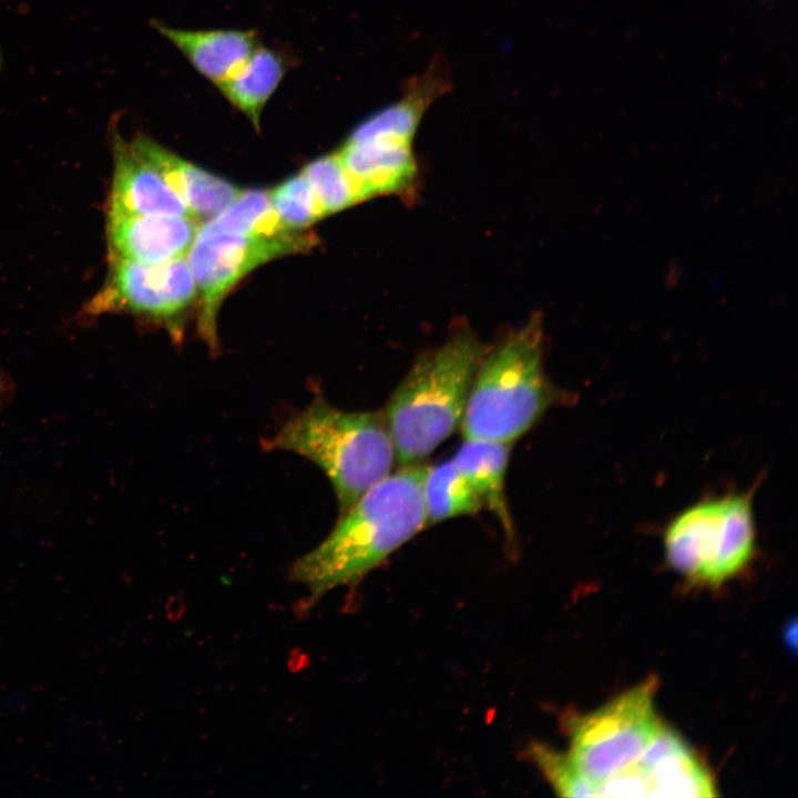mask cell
<instances>
[{"instance_id":"1","label":"cell","mask_w":798,"mask_h":798,"mask_svg":"<svg viewBox=\"0 0 798 798\" xmlns=\"http://www.w3.org/2000/svg\"><path fill=\"white\" fill-rule=\"evenodd\" d=\"M428 466L401 467L358 498L328 536L290 569L310 601L358 582L427 526L423 480Z\"/></svg>"},{"instance_id":"2","label":"cell","mask_w":798,"mask_h":798,"mask_svg":"<svg viewBox=\"0 0 798 798\" xmlns=\"http://www.w3.org/2000/svg\"><path fill=\"white\" fill-rule=\"evenodd\" d=\"M488 348L470 329L420 355L383 412L401 467L422 463L462 423Z\"/></svg>"},{"instance_id":"3","label":"cell","mask_w":798,"mask_h":798,"mask_svg":"<svg viewBox=\"0 0 798 798\" xmlns=\"http://www.w3.org/2000/svg\"><path fill=\"white\" fill-rule=\"evenodd\" d=\"M264 446L299 454L319 467L331 482L340 513L387 478L396 461L383 413L342 410L320 395Z\"/></svg>"},{"instance_id":"4","label":"cell","mask_w":798,"mask_h":798,"mask_svg":"<svg viewBox=\"0 0 798 798\" xmlns=\"http://www.w3.org/2000/svg\"><path fill=\"white\" fill-rule=\"evenodd\" d=\"M566 399L544 370L541 323L531 319L484 354L462 419L463 438L512 443Z\"/></svg>"},{"instance_id":"5","label":"cell","mask_w":798,"mask_h":798,"mask_svg":"<svg viewBox=\"0 0 798 798\" xmlns=\"http://www.w3.org/2000/svg\"><path fill=\"white\" fill-rule=\"evenodd\" d=\"M754 494L751 488L708 497L674 515L663 538L671 567L709 586L744 571L756 552Z\"/></svg>"},{"instance_id":"6","label":"cell","mask_w":798,"mask_h":798,"mask_svg":"<svg viewBox=\"0 0 798 798\" xmlns=\"http://www.w3.org/2000/svg\"><path fill=\"white\" fill-rule=\"evenodd\" d=\"M654 676L620 694L601 708L567 717L570 758L593 786L598 787L644 753L662 723L654 707Z\"/></svg>"},{"instance_id":"7","label":"cell","mask_w":798,"mask_h":798,"mask_svg":"<svg viewBox=\"0 0 798 798\" xmlns=\"http://www.w3.org/2000/svg\"><path fill=\"white\" fill-rule=\"evenodd\" d=\"M315 243V237L301 232L263 237L219 231L207 222L201 224L186 259L201 297L198 332L207 346L212 350L218 347L217 313L241 278L270 259L308 249Z\"/></svg>"},{"instance_id":"8","label":"cell","mask_w":798,"mask_h":798,"mask_svg":"<svg viewBox=\"0 0 798 798\" xmlns=\"http://www.w3.org/2000/svg\"><path fill=\"white\" fill-rule=\"evenodd\" d=\"M196 291L186 257L162 263L112 257L106 280L85 310L93 315L110 311L142 315L167 324L174 336H180L177 320Z\"/></svg>"},{"instance_id":"9","label":"cell","mask_w":798,"mask_h":798,"mask_svg":"<svg viewBox=\"0 0 798 798\" xmlns=\"http://www.w3.org/2000/svg\"><path fill=\"white\" fill-rule=\"evenodd\" d=\"M605 790L610 797L716 796L706 767L683 739L663 724L638 759L606 780Z\"/></svg>"},{"instance_id":"10","label":"cell","mask_w":798,"mask_h":798,"mask_svg":"<svg viewBox=\"0 0 798 798\" xmlns=\"http://www.w3.org/2000/svg\"><path fill=\"white\" fill-rule=\"evenodd\" d=\"M112 144L114 171L108 215L193 217L182 198L135 150L131 141L123 140L114 132Z\"/></svg>"},{"instance_id":"11","label":"cell","mask_w":798,"mask_h":798,"mask_svg":"<svg viewBox=\"0 0 798 798\" xmlns=\"http://www.w3.org/2000/svg\"><path fill=\"white\" fill-rule=\"evenodd\" d=\"M198 224L177 215H108L109 258L162 263L186 257Z\"/></svg>"},{"instance_id":"12","label":"cell","mask_w":798,"mask_h":798,"mask_svg":"<svg viewBox=\"0 0 798 798\" xmlns=\"http://www.w3.org/2000/svg\"><path fill=\"white\" fill-rule=\"evenodd\" d=\"M337 153L361 201L380 195H403L416 184L418 167L409 143L347 139Z\"/></svg>"},{"instance_id":"13","label":"cell","mask_w":798,"mask_h":798,"mask_svg":"<svg viewBox=\"0 0 798 798\" xmlns=\"http://www.w3.org/2000/svg\"><path fill=\"white\" fill-rule=\"evenodd\" d=\"M131 143L182 198L194 218L209 219L218 215L243 192L232 183L181 158L145 135L136 136Z\"/></svg>"},{"instance_id":"14","label":"cell","mask_w":798,"mask_h":798,"mask_svg":"<svg viewBox=\"0 0 798 798\" xmlns=\"http://www.w3.org/2000/svg\"><path fill=\"white\" fill-rule=\"evenodd\" d=\"M152 27L215 86L225 81L260 43L255 30H184L158 21H152Z\"/></svg>"},{"instance_id":"15","label":"cell","mask_w":798,"mask_h":798,"mask_svg":"<svg viewBox=\"0 0 798 798\" xmlns=\"http://www.w3.org/2000/svg\"><path fill=\"white\" fill-rule=\"evenodd\" d=\"M449 88L443 62L431 63L422 75L408 82L400 100L365 119L348 139H385L411 144L426 110Z\"/></svg>"},{"instance_id":"16","label":"cell","mask_w":798,"mask_h":798,"mask_svg":"<svg viewBox=\"0 0 798 798\" xmlns=\"http://www.w3.org/2000/svg\"><path fill=\"white\" fill-rule=\"evenodd\" d=\"M291 59L262 42L218 86L222 95L259 130L267 102L290 69Z\"/></svg>"},{"instance_id":"17","label":"cell","mask_w":798,"mask_h":798,"mask_svg":"<svg viewBox=\"0 0 798 798\" xmlns=\"http://www.w3.org/2000/svg\"><path fill=\"white\" fill-rule=\"evenodd\" d=\"M452 461L481 499L494 513L505 535L513 538V523L505 497V473L511 443L464 439Z\"/></svg>"},{"instance_id":"18","label":"cell","mask_w":798,"mask_h":798,"mask_svg":"<svg viewBox=\"0 0 798 798\" xmlns=\"http://www.w3.org/2000/svg\"><path fill=\"white\" fill-rule=\"evenodd\" d=\"M427 524L477 513L483 503L451 460L428 467L423 480Z\"/></svg>"},{"instance_id":"19","label":"cell","mask_w":798,"mask_h":798,"mask_svg":"<svg viewBox=\"0 0 798 798\" xmlns=\"http://www.w3.org/2000/svg\"><path fill=\"white\" fill-rule=\"evenodd\" d=\"M212 227L245 235L285 237L300 231L287 228L275 213L269 192L243 191L222 213L206 221Z\"/></svg>"},{"instance_id":"20","label":"cell","mask_w":798,"mask_h":798,"mask_svg":"<svg viewBox=\"0 0 798 798\" xmlns=\"http://www.w3.org/2000/svg\"><path fill=\"white\" fill-rule=\"evenodd\" d=\"M301 175L310 186L324 215L362 202L337 152L311 161L304 167Z\"/></svg>"},{"instance_id":"21","label":"cell","mask_w":798,"mask_h":798,"mask_svg":"<svg viewBox=\"0 0 798 798\" xmlns=\"http://www.w3.org/2000/svg\"><path fill=\"white\" fill-rule=\"evenodd\" d=\"M269 200L282 223L291 231H303L325 216L301 173L269 192Z\"/></svg>"},{"instance_id":"22","label":"cell","mask_w":798,"mask_h":798,"mask_svg":"<svg viewBox=\"0 0 798 798\" xmlns=\"http://www.w3.org/2000/svg\"><path fill=\"white\" fill-rule=\"evenodd\" d=\"M529 756L550 786L563 797H595L593 786L581 774L567 753L533 743Z\"/></svg>"},{"instance_id":"23","label":"cell","mask_w":798,"mask_h":798,"mask_svg":"<svg viewBox=\"0 0 798 798\" xmlns=\"http://www.w3.org/2000/svg\"><path fill=\"white\" fill-rule=\"evenodd\" d=\"M1 382H2V381L0 380V391H1Z\"/></svg>"}]
</instances>
